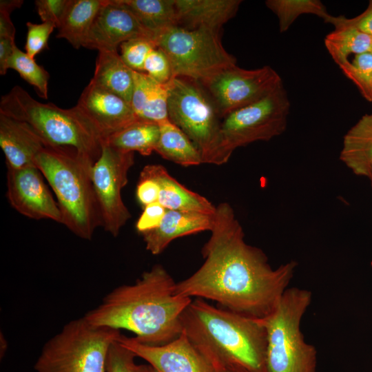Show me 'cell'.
<instances>
[{"label": "cell", "instance_id": "obj_1", "mask_svg": "<svg viewBox=\"0 0 372 372\" xmlns=\"http://www.w3.org/2000/svg\"><path fill=\"white\" fill-rule=\"evenodd\" d=\"M201 267L176 282V293L207 299L220 307L264 318L276 307L293 277L297 262L273 269L264 252L245 242L243 229L227 203L216 207Z\"/></svg>", "mask_w": 372, "mask_h": 372}, {"label": "cell", "instance_id": "obj_2", "mask_svg": "<svg viewBox=\"0 0 372 372\" xmlns=\"http://www.w3.org/2000/svg\"><path fill=\"white\" fill-rule=\"evenodd\" d=\"M176 285L162 265H155L134 284L108 293L83 318L96 327L130 331L144 344H165L182 333L181 316L192 301L176 293Z\"/></svg>", "mask_w": 372, "mask_h": 372}, {"label": "cell", "instance_id": "obj_3", "mask_svg": "<svg viewBox=\"0 0 372 372\" xmlns=\"http://www.w3.org/2000/svg\"><path fill=\"white\" fill-rule=\"evenodd\" d=\"M181 324L182 332L207 356L249 372H269L267 331L260 318L196 298L183 312Z\"/></svg>", "mask_w": 372, "mask_h": 372}, {"label": "cell", "instance_id": "obj_4", "mask_svg": "<svg viewBox=\"0 0 372 372\" xmlns=\"http://www.w3.org/2000/svg\"><path fill=\"white\" fill-rule=\"evenodd\" d=\"M34 163L56 197L62 224L78 237L91 240L102 225L91 176L94 163L74 149L48 145Z\"/></svg>", "mask_w": 372, "mask_h": 372}, {"label": "cell", "instance_id": "obj_5", "mask_svg": "<svg viewBox=\"0 0 372 372\" xmlns=\"http://www.w3.org/2000/svg\"><path fill=\"white\" fill-rule=\"evenodd\" d=\"M0 114L25 122L48 145L74 149L94 163L101 154L104 138L77 104L63 109L43 103L16 85L1 96Z\"/></svg>", "mask_w": 372, "mask_h": 372}, {"label": "cell", "instance_id": "obj_6", "mask_svg": "<svg viewBox=\"0 0 372 372\" xmlns=\"http://www.w3.org/2000/svg\"><path fill=\"white\" fill-rule=\"evenodd\" d=\"M168 118L200 152L203 163L220 165L231 154L225 146L223 119L211 98L197 81L174 77L167 83Z\"/></svg>", "mask_w": 372, "mask_h": 372}, {"label": "cell", "instance_id": "obj_7", "mask_svg": "<svg viewBox=\"0 0 372 372\" xmlns=\"http://www.w3.org/2000/svg\"><path fill=\"white\" fill-rule=\"evenodd\" d=\"M312 298L309 290L288 288L275 309L260 318L267 331L269 372H316L317 351L300 330Z\"/></svg>", "mask_w": 372, "mask_h": 372}, {"label": "cell", "instance_id": "obj_8", "mask_svg": "<svg viewBox=\"0 0 372 372\" xmlns=\"http://www.w3.org/2000/svg\"><path fill=\"white\" fill-rule=\"evenodd\" d=\"M120 330L96 327L83 317L67 323L42 348L37 372H106L110 345Z\"/></svg>", "mask_w": 372, "mask_h": 372}, {"label": "cell", "instance_id": "obj_9", "mask_svg": "<svg viewBox=\"0 0 372 372\" xmlns=\"http://www.w3.org/2000/svg\"><path fill=\"white\" fill-rule=\"evenodd\" d=\"M155 42L169 58L174 78L202 83L236 65L235 57L225 50L217 30L176 26L157 36Z\"/></svg>", "mask_w": 372, "mask_h": 372}, {"label": "cell", "instance_id": "obj_10", "mask_svg": "<svg viewBox=\"0 0 372 372\" xmlns=\"http://www.w3.org/2000/svg\"><path fill=\"white\" fill-rule=\"evenodd\" d=\"M290 101L283 84L260 100L238 109L222 121L227 152L256 141H268L287 129Z\"/></svg>", "mask_w": 372, "mask_h": 372}, {"label": "cell", "instance_id": "obj_11", "mask_svg": "<svg viewBox=\"0 0 372 372\" xmlns=\"http://www.w3.org/2000/svg\"><path fill=\"white\" fill-rule=\"evenodd\" d=\"M134 163V152L118 151L103 142L101 154L92 167L91 176L102 225L117 236L131 214L121 198L127 174Z\"/></svg>", "mask_w": 372, "mask_h": 372}, {"label": "cell", "instance_id": "obj_12", "mask_svg": "<svg viewBox=\"0 0 372 372\" xmlns=\"http://www.w3.org/2000/svg\"><path fill=\"white\" fill-rule=\"evenodd\" d=\"M199 83L211 98L222 119L283 84L280 76L269 65L254 70L235 65Z\"/></svg>", "mask_w": 372, "mask_h": 372}, {"label": "cell", "instance_id": "obj_13", "mask_svg": "<svg viewBox=\"0 0 372 372\" xmlns=\"http://www.w3.org/2000/svg\"><path fill=\"white\" fill-rule=\"evenodd\" d=\"M136 357L145 360L156 372H216L209 359L182 332L174 340L150 346L121 334L118 340Z\"/></svg>", "mask_w": 372, "mask_h": 372}, {"label": "cell", "instance_id": "obj_14", "mask_svg": "<svg viewBox=\"0 0 372 372\" xmlns=\"http://www.w3.org/2000/svg\"><path fill=\"white\" fill-rule=\"evenodd\" d=\"M36 166L8 169L7 198L11 206L32 219H50L62 223L57 202L46 186Z\"/></svg>", "mask_w": 372, "mask_h": 372}, {"label": "cell", "instance_id": "obj_15", "mask_svg": "<svg viewBox=\"0 0 372 372\" xmlns=\"http://www.w3.org/2000/svg\"><path fill=\"white\" fill-rule=\"evenodd\" d=\"M140 37L154 40L152 34L120 0H104L83 47L98 51H117L122 43Z\"/></svg>", "mask_w": 372, "mask_h": 372}, {"label": "cell", "instance_id": "obj_16", "mask_svg": "<svg viewBox=\"0 0 372 372\" xmlns=\"http://www.w3.org/2000/svg\"><path fill=\"white\" fill-rule=\"evenodd\" d=\"M77 105L94 122L104 140L138 120L131 104L90 81Z\"/></svg>", "mask_w": 372, "mask_h": 372}, {"label": "cell", "instance_id": "obj_17", "mask_svg": "<svg viewBox=\"0 0 372 372\" xmlns=\"http://www.w3.org/2000/svg\"><path fill=\"white\" fill-rule=\"evenodd\" d=\"M46 145L28 123L0 114V146L8 169L36 166L34 159Z\"/></svg>", "mask_w": 372, "mask_h": 372}, {"label": "cell", "instance_id": "obj_18", "mask_svg": "<svg viewBox=\"0 0 372 372\" xmlns=\"http://www.w3.org/2000/svg\"><path fill=\"white\" fill-rule=\"evenodd\" d=\"M214 214L167 209L161 224L142 234L147 250L154 255L162 253L180 237L211 231Z\"/></svg>", "mask_w": 372, "mask_h": 372}, {"label": "cell", "instance_id": "obj_19", "mask_svg": "<svg viewBox=\"0 0 372 372\" xmlns=\"http://www.w3.org/2000/svg\"><path fill=\"white\" fill-rule=\"evenodd\" d=\"M141 175L156 180L160 187L158 202L166 209L214 214L216 207L204 196L178 183L161 165L145 166Z\"/></svg>", "mask_w": 372, "mask_h": 372}, {"label": "cell", "instance_id": "obj_20", "mask_svg": "<svg viewBox=\"0 0 372 372\" xmlns=\"http://www.w3.org/2000/svg\"><path fill=\"white\" fill-rule=\"evenodd\" d=\"M241 3L240 0H175L178 26L220 31L235 17Z\"/></svg>", "mask_w": 372, "mask_h": 372}, {"label": "cell", "instance_id": "obj_21", "mask_svg": "<svg viewBox=\"0 0 372 372\" xmlns=\"http://www.w3.org/2000/svg\"><path fill=\"white\" fill-rule=\"evenodd\" d=\"M340 160L358 176L372 167V112L363 115L344 134Z\"/></svg>", "mask_w": 372, "mask_h": 372}, {"label": "cell", "instance_id": "obj_22", "mask_svg": "<svg viewBox=\"0 0 372 372\" xmlns=\"http://www.w3.org/2000/svg\"><path fill=\"white\" fill-rule=\"evenodd\" d=\"M328 23H332L335 29L326 36L324 45L339 66L349 61L351 54L371 51L372 37L360 30L350 19L331 16Z\"/></svg>", "mask_w": 372, "mask_h": 372}, {"label": "cell", "instance_id": "obj_23", "mask_svg": "<svg viewBox=\"0 0 372 372\" xmlns=\"http://www.w3.org/2000/svg\"><path fill=\"white\" fill-rule=\"evenodd\" d=\"M132 72L124 63L118 51L101 50L90 81L130 103L134 88Z\"/></svg>", "mask_w": 372, "mask_h": 372}, {"label": "cell", "instance_id": "obj_24", "mask_svg": "<svg viewBox=\"0 0 372 372\" xmlns=\"http://www.w3.org/2000/svg\"><path fill=\"white\" fill-rule=\"evenodd\" d=\"M104 0H70L56 28L57 38L66 39L73 48L83 47L92 23Z\"/></svg>", "mask_w": 372, "mask_h": 372}, {"label": "cell", "instance_id": "obj_25", "mask_svg": "<svg viewBox=\"0 0 372 372\" xmlns=\"http://www.w3.org/2000/svg\"><path fill=\"white\" fill-rule=\"evenodd\" d=\"M154 37L178 26L175 0H120Z\"/></svg>", "mask_w": 372, "mask_h": 372}, {"label": "cell", "instance_id": "obj_26", "mask_svg": "<svg viewBox=\"0 0 372 372\" xmlns=\"http://www.w3.org/2000/svg\"><path fill=\"white\" fill-rule=\"evenodd\" d=\"M160 135L155 152L163 158L189 167L203 163L202 156L188 136L169 121L158 125Z\"/></svg>", "mask_w": 372, "mask_h": 372}, {"label": "cell", "instance_id": "obj_27", "mask_svg": "<svg viewBox=\"0 0 372 372\" xmlns=\"http://www.w3.org/2000/svg\"><path fill=\"white\" fill-rule=\"evenodd\" d=\"M159 135L158 124L138 120L110 134L103 142L123 152H138L143 156H149L155 152Z\"/></svg>", "mask_w": 372, "mask_h": 372}, {"label": "cell", "instance_id": "obj_28", "mask_svg": "<svg viewBox=\"0 0 372 372\" xmlns=\"http://www.w3.org/2000/svg\"><path fill=\"white\" fill-rule=\"evenodd\" d=\"M265 4L277 16L280 32L287 31L301 14H315L326 23L331 17L318 0H268Z\"/></svg>", "mask_w": 372, "mask_h": 372}, {"label": "cell", "instance_id": "obj_29", "mask_svg": "<svg viewBox=\"0 0 372 372\" xmlns=\"http://www.w3.org/2000/svg\"><path fill=\"white\" fill-rule=\"evenodd\" d=\"M147 88L135 112L138 120L158 125L169 121L167 84H160L151 78Z\"/></svg>", "mask_w": 372, "mask_h": 372}, {"label": "cell", "instance_id": "obj_30", "mask_svg": "<svg viewBox=\"0 0 372 372\" xmlns=\"http://www.w3.org/2000/svg\"><path fill=\"white\" fill-rule=\"evenodd\" d=\"M8 69L16 70L22 79L34 87L40 97L48 99L49 73L17 45L8 63Z\"/></svg>", "mask_w": 372, "mask_h": 372}, {"label": "cell", "instance_id": "obj_31", "mask_svg": "<svg viewBox=\"0 0 372 372\" xmlns=\"http://www.w3.org/2000/svg\"><path fill=\"white\" fill-rule=\"evenodd\" d=\"M157 48L154 40L145 37L129 39L120 45V56L124 63L131 70L144 72L145 60L154 48Z\"/></svg>", "mask_w": 372, "mask_h": 372}, {"label": "cell", "instance_id": "obj_32", "mask_svg": "<svg viewBox=\"0 0 372 372\" xmlns=\"http://www.w3.org/2000/svg\"><path fill=\"white\" fill-rule=\"evenodd\" d=\"M340 68L363 95L372 75V52L356 54L352 61H347Z\"/></svg>", "mask_w": 372, "mask_h": 372}, {"label": "cell", "instance_id": "obj_33", "mask_svg": "<svg viewBox=\"0 0 372 372\" xmlns=\"http://www.w3.org/2000/svg\"><path fill=\"white\" fill-rule=\"evenodd\" d=\"M144 72L157 83L163 85L167 84L174 78L169 58L158 47L148 54L144 64Z\"/></svg>", "mask_w": 372, "mask_h": 372}, {"label": "cell", "instance_id": "obj_34", "mask_svg": "<svg viewBox=\"0 0 372 372\" xmlns=\"http://www.w3.org/2000/svg\"><path fill=\"white\" fill-rule=\"evenodd\" d=\"M28 31L25 45V53L34 59V57L48 47L50 35L56 26L51 22L41 23H26Z\"/></svg>", "mask_w": 372, "mask_h": 372}, {"label": "cell", "instance_id": "obj_35", "mask_svg": "<svg viewBox=\"0 0 372 372\" xmlns=\"http://www.w3.org/2000/svg\"><path fill=\"white\" fill-rule=\"evenodd\" d=\"M136 355L123 347L118 340L109 349L106 360V372H135Z\"/></svg>", "mask_w": 372, "mask_h": 372}, {"label": "cell", "instance_id": "obj_36", "mask_svg": "<svg viewBox=\"0 0 372 372\" xmlns=\"http://www.w3.org/2000/svg\"><path fill=\"white\" fill-rule=\"evenodd\" d=\"M70 0H36L37 12L43 22H51L56 28L63 18Z\"/></svg>", "mask_w": 372, "mask_h": 372}, {"label": "cell", "instance_id": "obj_37", "mask_svg": "<svg viewBox=\"0 0 372 372\" xmlns=\"http://www.w3.org/2000/svg\"><path fill=\"white\" fill-rule=\"evenodd\" d=\"M166 210L158 202L145 206L136 223V231L142 235L157 227L161 224Z\"/></svg>", "mask_w": 372, "mask_h": 372}, {"label": "cell", "instance_id": "obj_38", "mask_svg": "<svg viewBox=\"0 0 372 372\" xmlns=\"http://www.w3.org/2000/svg\"><path fill=\"white\" fill-rule=\"evenodd\" d=\"M159 193L160 187L156 180L140 174L136 195L137 200L143 208L149 204L158 202Z\"/></svg>", "mask_w": 372, "mask_h": 372}, {"label": "cell", "instance_id": "obj_39", "mask_svg": "<svg viewBox=\"0 0 372 372\" xmlns=\"http://www.w3.org/2000/svg\"><path fill=\"white\" fill-rule=\"evenodd\" d=\"M16 46L14 39L0 38V74L5 75L8 70V63Z\"/></svg>", "mask_w": 372, "mask_h": 372}, {"label": "cell", "instance_id": "obj_40", "mask_svg": "<svg viewBox=\"0 0 372 372\" xmlns=\"http://www.w3.org/2000/svg\"><path fill=\"white\" fill-rule=\"evenodd\" d=\"M12 12L6 8L0 7V38L14 39L15 28L10 17Z\"/></svg>", "mask_w": 372, "mask_h": 372}, {"label": "cell", "instance_id": "obj_41", "mask_svg": "<svg viewBox=\"0 0 372 372\" xmlns=\"http://www.w3.org/2000/svg\"><path fill=\"white\" fill-rule=\"evenodd\" d=\"M350 19L360 30L372 37V1L363 13Z\"/></svg>", "mask_w": 372, "mask_h": 372}, {"label": "cell", "instance_id": "obj_42", "mask_svg": "<svg viewBox=\"0 0 372 372\" xmlns=\"http://www.w3.org/2000/svg\"><path fill=\"white\" fill-rule=\"evenodd\" d=\"M207 357L211 362L216 372H249L242 368H236L224 364L223 363L214 358L209 356Z\"/></svg>", "mask_w": 372, "mask_h": 372}, {"label": "cell", "instance_id": "obj_43", "mask_svg": "<svg viewBox=\"0 0 372 372\" xmlns=\"http://www.w3.org/2000/svg\"><path fill=\"white\" fill-rule=\"evenodd\" d=\"M362 96L369 102H372V75L369 81L365 92Z\"/></svg>", "mask_w": 372, "mask_h": 372}, {"label": "cell", "instance_id": "obj_44", "mask_svg": "<svg viewBox=\"0 0 372 372\" xmlns=\"http://www.w3.org/2000/svg\"><path fill=\"white\" fill-rule=\"evenodd\" d=\"M135 372H156L149 364H140L136 366Z\"/></svg>", "mask_w": 372, "mask_h": 372}, {"label": "cell", "instance_id": "obj_45", "mask_svg": "<svg viewBox=\"0 0 372 372\" xmlns=\"http://www.w3.org/2000/svg\"><path fill=\"white\" fill-rule=\"evenodd\" d=\"M366 178L369 180L372 188V167H371Z\"/></svg>", "mask_w": 372, "mask_h": 372}, {"label": "cell", "instance_id": "obj_46", "mask_svg": "<svg viewBox=\"0 0 372 372\" xmlns=\"http://www.w3.org/2000/svg\"><path fill=\"white\" fill-rule=\"evenodd\" d=\"M371 52H372V49H371Z\"/></svg>", "mask_w": 372, "mask_h": 372}]
</instances>
